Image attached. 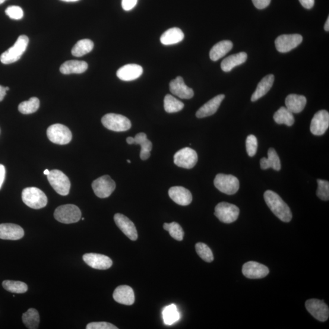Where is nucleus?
I'll list each match as a JSON object with an SVG mask.
<instances>
[{
  "mask_svg": "<svg viewBox=\"0 0 329 329\" xmlns=\"http://www.w3.org/2000/svg\"><path fill=\"white\" fill-rule=\"evenodd\" d=\"M268 158H262L261 160V167L262 170H267L272 168L274 170L281 169L279 157L274 148H270L268 151Z\"/></svg>",
  "mask_w": 329,
  "mask_h": 329,
  "instance_id": "30",
  "label": "nucleus"
},
{
  "mask_svg": "<svg viewBox=\"0 0 329 329\" xmlns=\"http://www.w3.org/2000/svg\"><path fill=\"white\" fill-rule=\"evenodd\" d=\"M22 320L28 328L36 329L39 326L40 316L39 313L34 309H30L22 315Z\"/></svg>",
  "mask_w": 329,
  "mask_h": 329,
  "instance_id": "34",
  "label": "nucleus"
},
{
  "mask_svg": "<svg viewBox=\"0 0 329 329\" xmlns=\"http://www.w3.org/2000/svg\"><path fill=\"white\" fill-rule=\"evenodd\" d=\"M61 1L69 3V2H77L80 1V0H61Z\"/></svg>",
  "mask_w": 329,
  "mask_h": 329,
  "instance_id": "52",
  "label": "nucleus"
},
{
  "mask_svg": "<svg viewBox=\"0 0 329 329\" xmlns=\"http://www.w3.org/2000/svg\"><path fill=\"white\" fill-rule=\"evenodd\" d=\"M85 263L91 268L97 270H105L110 268L112 265L111 258L105 255L88 253L82 257Z\"/></svg>",
  "mask_w": 329,
  "mask_h": 329,
  "instance_id": "16",
  "label": "nucleus"
},
{
  "mask_svg": "<svg viewBox=\"0 0 329 329\" xmlns=\"http://www.w3.org/2000/svg\"><path fill=\"white\" fill-rule=\"evenodd\" d=\"M6 91L5 87L0 85V101H3L4 99V98L6 94Z\"/></svg>",
  "mask_w": 329,
  "mask_h": 329,
  "instance_id": "49",
  "label": "nucleus"
},
{
  "mask_svg": "<svg viewBox=\"0 0 329 329\" xmlns=\"http://www.w3.org/2000/svg\"><path fill=\"white\" fill-rule=\"evenodd\" d=\"M46 134L49 140L56 144H68L72 139L71 131L66 126L61 124L50 126L47 129Z\"/></svg>",
  "mask_w": 329,
  "mask_h": 329,
  "instance_id": "9",
  "label": "nucleus"
},
{
  "mask_svg": "<svg viewBox=\"0 0 329 329\" xmlns=\"http://www.w3.org/2000/svg\"><path fill=\"white\" fill-rule=\"evenodd\" d=\"M29 39L25 35L19 36L14 45L3 53L0 61L4 64H11L18 61L26 51Z\"/></svg>",
  "mask_w": 329,
  "mask_h": 329,
  "instance_id": "2",
  "label": "nucleus"
},
{
  "mask_svg": "<svg viewBox=\"0 0 329 329\" xmlns=\"http://www.w3.org/2000/svg\"><path fill=\"white\" fill-rule=\"evenodd\" d=\"M2 285L6 290L11 293L21 294L26 293L28 291L27 285L23 281L5 280Z\"/></svg>",
  "mask_w": 329,
  "mask_h": 329,
  "instance_id": "38",
  "label": "nucleus"
},
{
  "mask_svg": "<svg viewBox=\"0 0 329 329\" xmlns=\"http://www.w3.org/2000/svg\"><path fill=\"white\" fill-rule=\"evenodd\" d=\"M6 176V169L4 166L0 164V189L2 188L3 182H4Z\"/></svg>",
  "mask_w": 329,
  "mask_h": 329,
  "instance_id": "48",
  "label": "nucleus"
},
{
  "mask_svg": "<svg viewBox=\"0 0 329 329\" xmlns=\"http://www.w3.org/2000/svg\"><path fill=\"white\" fill-rule=\"evenodd\" d=\"M127 162L129 163H131V161L129 160H127Z\"/></svg>",
  "mask_w": 329,
  "mask_h": 329,
  "instance_id": "56",
  "label": "nucleus"
},
{
  "mask_svg": "<svg viewBox=\"0 0 329 329\" xmlns=\"http://www.w3.org/2000/svg\"><path fill=\"white\" fill-rule=\"evenodd\" d=\"M163 229L168 231L174 239L178 240V241H182L183 240L184 232L178 223L176 222L164 223Z\"/></svg>",
  "mask_w": 329,
  "mask_h": 329,
  "instance_id": "39",
  "label": "nucleus"
},
{
  "mask_svg": "<svg viewBox=\"0 0 329 329\" xmlns=\"http://www.w3.org/2000/svg\"><path fill=\"white\" fill-rule=\"evenodd\" d=\"M306 104V98L299 95L290 94L286 99L287 109L293 113L301 112L305 108Z\"/></svg>",
  "mask_w": 329,
  "mask_h": 329,
  "instance_id": "24",
  "label": "nucleus"
},
{
  "mask_svg": "<svg viewBox=\"0 0 329 329\" xmlns=\"http://www.w3.org/2000/svg\"><path fill=\"white\" fill-rule=\"evenodd\" d=\"M6 1V0H0V5L3 4V3H4Z\"/></svg>",
  "mask_w": 329,
  "mask_h": 329,
  "instance_id": "54",
  "label": "nucleus"
},
{
  "mask_svg": "<svg viewBox=\"0 0 329 329\" xmlns=\"http://www.w3.org/2000/svg\"><path fill=\"white\" fill-rule=\"evenodd\" d=\"M274 81V76L273 75H268L266 76L259 82L257 88L251 97V101H257L261 99L267 94L273 86Z\"/></svg>",
  "mask_w": 329,
  "mask_h": 329,
  "instance_id": "26",
  "label": "nucleus"
},
{
  "mask_svg": "<svg viewBox=\"0 0 329 329\" xmlns=\"http://www.w3.org/2000/svg\"><path fill=\"white\" fill-rule=\"evenodd\" d=\"M88 68L87 62L82 61H68L64 63L60 67V72L64 75L81 74Z\"/></svg>",
  "mask_w": 329,
  "mask_h": 329,
  "instance_id": "27",
  "label": "nucleus"
},
{
  "mask_svg": "<svg viewBox=\"0 0 329 329\" xmlns=\"http://www.w3.org/2000/svg\"><path fill=\"white\" fill-rule=\"evenodd\" d=\"M169 197L177 204L188 205L192 201V195L189 190L181 186H175L170 188L169 191Z\"/></svg>",
  "mask_w": 329,
  "mask_h": 329,
  "instance_id": "21",
  "label": "nucleus"
},
{
  "mask_svg": "<svg viewBox=\"0 0 329 329\" xmlns=\"http://www.w3.org/2000/svg\"><path fill=\"white\" fill-rule=\"evenodd\" d=\"M104 127L115 132L128 131L131 128V123L127 117L116 113H107L101 119Z\"/></svg>",
  "mask_w": 329,
  "mask_h": 329,
  "instance_id": "5",
  "label": "nucleus"
},
{
  "mask_svg": "<svg viewBox=\"0 0 329 329\" xmlns=\"http://www.w3.org/2000/svg\"><path fill=\"white\" fill-rule=\"evenodd\" d=\"M162 314L164 323L168 325L175 323L180 319V313L175 304H171L165 308Z\"/></svg>",
  "mask_w": 329,
  "mask_h": 329,
  "instance_id": "35",
  "label": "nucleus"
},
{
  "mask_svg": "<svg viewBox=\"0 0 329 329\" xmlns=\"http://www.w3.org/2000/svg\"><path fill=\"white\" fill-rule=\"evenodd\" d=\"M50 185L58 194L68 195L71 183L67 176L58 170H53L47 175Z\"/></svg>",
  "mask_w": 329,
  "mask_h": 329,
  "instance_id": "6",
  "label": "nucleus"
},
{
  "mask_svg": "<svg viewBox=\"0 0 329 329\" xmlns=\"http://www.w3.org/2000/svg\"><path fill=\"white\" fill-rule=\"evenodd\" d=\"M329 126V113L326 110H321L316 112L312 120L311 131L313 135L325 134Z\"/></svg>",
  "mask_w": 329,
  "mask_h": 329,
  "instance_id": "15",
  "label": "nucleus"
},
{
  "mask_svg": "<svg viewBox=\"0 0 329 329\" xmlns=\"http://www.w3.org/2000/svg\"><path fill=\"white\" fill-rule=\"evenodd\" d=\"M242 273L248 279H257L267 276L270 271L268 268L263 264L250 261L243 265Z\"/></svg>",
  "mask_w": 329,
  "mask_h": 329,
  "instance_id": "14",
  "label": "nucleus"
},
{
  "mask_svg": "<svg viewBox=\"0 0 329 329\" xmlns=\"http://www.w3.org/2000/svg\"><path fill=\"white\" fill-rule=\"evenodd\" d=\"M266 203L276 216L284 222L289 223L292 219V213L288 205L280 196L273 191L265 192Z\"/></svg>",
  "mask_w": 329,
  "mask_h": 329,
  "instance_id": "1",
  "label": "nucleus"
},
{
  "mask_svg": "<svg viewBox=\"0 0 329 329\" xmlns=\"http://www.w3.org/2000/svg\"><path fill=\"white\" fill-rule=\"evenodd\" d=\"M318 184L316 195L321 200L328 201L329 199V182L324 180L318 179Z\"/></svg>",
  "mask_w": 329,
  "mask_h": 329,
  "instance_id": "41",
  "label": "nucleus"
},
{
  "mask_svg": "<svg viewBox=\"0 0 329 329\" xmlns=\"http://www.w3.org/2000/svg\"><path fill=\"white\" fill-rule=\"evenodd\" d=\"M22 200L27 206L34 209L45 207L48 199L43 192L36 187L25 189L21 194Z\"/></svg>",
  "mask_w": 329,
  "mask_h": 329,
  "instance_id": "3",
  "label": "nucleus"
},
{
  "mask_svg": "<svg viewBox=\"0 0 329 329\" xmlns=\"http://www.w3.org/2000/svg\"><path fill=\"white\" fill-rule=\"evenodd\" d=\"M87 329H117L115 325L107 322H93L88 324Z\"/></svg>",
  "mask_w": 329,
  "mask_h": 329,
  "instance_id": "44",
  "label": "nucleus"
},
{
  "mask_svg": "<svg viewBox=\"0 0 329 329\" xmlns=\"http://www.w3.org/2000/svg\"><path fill=\"white\" fill-rule=\"evenodd\" d=\"M184 39V34L178 28L168 30L160 37V42L164 45H171L181 42Z\"/></svg>",
  "mask_w": 329,
  "mask_h": 329,
  "instance_id": "28",
  "label": "nucleus"
},
{
  "mask_svg": "<svg viewBox=\"0 0 329 329\" xmlns=\"http://www.w3.org/2000/svg\"><path fill=\"white\" fill-rule=\"evenodd\" d=\"M6 14L13 20H20L24 17V11L17 6H11L6 9Z\"/></svg>",
  "mask_w": 329,
  "mask_h": 329,
  "instance_id": "43",
  "label": "nucleus"
},
{
  "mask_svg": "<svg viewBox=\"0 0 329 329\" xmlns=\"http://www.w3.org/2000/svg\"><path fill=\"white\" fill-rule=\"evenodd\" d=\"M115 223L119 228L122 231L126 236L129 239L135 241L138 238L137 229L131 220H129L125 215L121 214H116L114 216Z\"/></svg>",
  "mask_w": 329,
  "mask_h": 329,
  "instance_id": "17",
  "label": "nucleus"
},
{
  "mask_svg": "<svg viewBox=\"0 0 329 329\" xmlns=\"http://www.w3.org/2000/svg\"><path fill=\"white\" fill-rule=\"evenodd\" d=\"M144 69L137 64H127L123 66L116 72V76L120 80L124 81H131L137 80L143 74Z\"/></svg>",
  "mask_w": 329,
  "mask_h": 329,
  "instance_id": "19",
  "label": "nucleus"
},
{
  "mask_svg": "<svg viewBox=\"0 0 329 329\" xmlns=\"http://www.w3.org/2000/svg\"><path fill=\"white\" fill-rule=\"evenodd\" d=\"M196 251L202 260L210 263L214 261L213 252L207 245L203 243H198L195 245Z\"/></svg>",
  "mask_w": 329,
  "mask_h": 329,
  "instance_id": "40",
  "label": "nucleus"
},
{
  "mask_svg": "<svg viewBox=\"0 0 329 329\" xmlns=\"http://www.w3.org/2000/svg\"><path fill=\"white\" fill-rule=\"evenodd\" d=\"M5 89L6 91H8L9 90V88L8 87H6Z\"/></svg>",
  "mask_w": 329,
  "mask_h": 329,
  "instance_id": "55",
  "label": "nucleus"
},
{
  "mask_svg": "<svg viewBox=\"0 0 329 329\" xmlns=\"http://www.w3.org/2000/svg\"><path fill=\"white\" fill-rule=\"evenodd\" d=\"M43 173H44V175H46V176H47V175H49V174L50 173V171H49V170H47V169H46V170H45V171H44Z\"/></svg>",
  "mask_w": 329,
  "mask_h": 329,
  "instance_id": "53",
  "label": "nucleus"
},
{
  "mask_svg": "<svg viewBox=\"0 0 329 329\" xmlns=\"http://www.w3.org/2000/svg\"><path fill=\"white\" fill-rule=\"evenodd\" d=\"M306 308L308 311L315 319L321 322H325L328 318L329 309L323 300L311 299L307 300Z\"/></svg>",
  "mask_w": 329,
  "mask_h": 329,
  "instance_id": "13",
  "label": "nucleus"
},
{
  "mask_svg": "<svg viewBox=\"0 0 329 329\" xmlns=\"http://www.w3.org/2000/svg\"><path fill=\"white\" fill-rule=\"evenodd\" d=\"M239 208L236 205L222 202L218 204L215 208V215L221 222L230 224L239 218Z\"/></svg>",
  "mask_w": 329,
  "mask_h": 329,
  "instance_id": "8",
  "label": "nucleus"
},
{
  "mask_svg": "<svg viewBox=\"0 0 329 329\" xmlns=\"http://www.w3.org/2000/svg\"><path fill=\"white\" fill-rule=\"evenodd\" d=\"M170 90L173 95L181 99L189 100L194 96V90L185 84L181 77H178L175 80L171 81Z\"/></svg>",
  "mask_w": 329,
  "mask_h": 329,
  "instance_id": "18",
  "label": "nucleus"
},
{
  "mask_svg": "<svg viewBox=\"0 0 329 329\" xmlns=\"http://www.w3.org/2000/svg\"><path fill=\"white\" fill-rule=\"evenodd\" d=\"M55 219L64 224L77 223L81 220V212L77 205L66 204L56 208L54 214Z\"/></svg>",
  "mask_w": 329,
  "mask_h": 329,
  "instance_id": "4",
  "label": "nucleus"
},
{
  "mask_svg": "<svg viewBox=\"0 0 329 329\" xmlns=\"http://www.w3.org/2000/svg\"><path fill=\"white\" fill-rule=\"evenodd\" d=\"M91 186L98 197L106 198L110 197L115 191L116 185L109 176L105 175L95 180Z\"/></svg>",
  "mask_w": 329,
  "mask_h": 329,
  "instance_id": "11",
  "label": "nucleus"
},
{
  "mask_svg": "<svg viewBox=\"0 0 329 329\" xmlns=\"http://www.w3.org/2000/svg\"><path fill=\"white\" fill-rule=\"evenodd\" d=\"M324 30L326 31H329V17L327 18L326 22H325L324 25Z\"/></svg>",
  "mask_w": 329,
  "mask_h": 329,
  "instance_id": "51",
  "label": "nucleus"
},
{
  "mask_svg": "<svg viewBox=\"0 0 329 329\" xmlns=\"http://www.w3.org/2000/svg\"><path fill=\"white\" fill-rule=\"evenodd\" d=\"M300 4L308 9H311L314 6L315 0H299Z\"/></svg>",
  "mask_w": 329,
  "mask_h": 329,
  "instance_id": "47",
  "label": "nucleus"
},
{
  "mask_svg": "<svg viewBox=\"0 0 329 329\" xmlns=\"http://www.w3.org/2000/svg\"><path fill=\"white\" fill-rule=\"evenodd\" d=\"M40 101L36 97L31 98L26 101L21 103L18 106V110L23 114H31L36 112L39 108Z\"/></svg>",
  "mask_w": 329,
  "mask_h": 329,
  "instance_id": "37",
  "label": "nucleus"
},
{
  "mask_svg": "<svg viewBox=\"0 0 329 329\" xmlns=\"http://www.w3.org/2000/svg\"><path fill=\"white\" fill-rule=\"evenodd\" d=\"M24 230L17 224L4 223L0 224V239L17 240L23 238Z\"/></svg>",
  "mask_w": 329,
  "mask_h": 329,
  "instance_id": "20",
  "label": "nucleus"
},
{
  "mask_svg": "<svg viewBox=\"0 0 329 329\" xmlns=\"http://www.w3.org/2000/svg\"><path fill=\"white\" fill-rule=\"evenodd\" d=\"M302 36L300 34H284L278 37L275 40V45L278 52L286 53L296 48L302 43Z\"/></svg>",
  "mask_w": 329,
  "mask_h": 329,
  "instance_id": "12",
  "label": "nucleus"
},
{
  "mask_svg": "<svg viewBox=\"0 0 329 329\" xmlns=\"http://www.w3.org/2000/svg\"><path fill=\"white\" fill-rule=\"evenodd\" d=\"M134 144L140 145L141 152L140 157L142 160H147L151 156V151L153 148L151 142L149 140L146 134L144 132L138 133L135 136Z\"/></svg>",
  "mask_w": 329,
  "mask_h": 329,
  "instance_id": "31",
  "label": "nucleus"
},
{
  "mask_svg": "<svg viewBox=\"0 0 329 329\" xmlns=\"http://www.w3.org/2000/svg\"><path fill=\"white\" fill-rule=\"evenodd\" d=\"M126 142L129 145L134 144V138L132 137H129L126 139Z\"/></svg>",
  "mask_w": 329,
  "mask_h": 329,
  "instance_id": "50",
  "label": "nucleus"
},
{
  "mask_svg": "<svg viewBox=\"0 0 329 329\" xmlns=\"http://www.w3.org/2000/svg\"><path fill=\"white\" fill-rule=\"evenodd\" d=\"M138 0H122V8L126 11L132 10L137 5Z\"/></svg>",
  "mask_w": 329,
  "mask_h": 329,
  "instance_id": "45",
  "label": "nucleus"
},
{
  "mask_svg": "<svg viewBox=\"0 0 329 329\" xmlns=\"http://www.w3.org/2000/svg\"><path fill=\"white\" fill-rule=\"evenodd\" d=\"M94 43L90 39H82L75 44L72 49V55L76 57L83 56L92 51Z\"/></svg>",
  "mask_w": 329,
  "mask_h": 329,
  "instance_id": "33",
  "label": "nucleus"
},
{
  "mask_svg": "<svg viewBox=\"0 0 329 329\" xmlns=\"http://www.w3.org/2000/svg\"><path fill=\"white\" fill-rule=\"evenodd\" d=\"M233 48V43L230 40H223L215 44L210 52L212 61H217L228 53Z\"/></svg>",
  "mask_w": 329,
  "mask_h": 329,
  "instance_id": "29",
  "label": "nucleus"
},
{
  "mask_svg": "<svg viewBox=\"0 0 329 329\" xmlns=\"http://www.w3.org/2000/svg\"><path fill=\"white\" fill-rule=\"evenodd\" d=\"M82 220H84V218H82Z\"/></svg>",
  "mask_w": 329,
  "mask_h": 329,
  "instance_id": "57",
  "label": "nucleus"
},
{
  "mask_svg": "<svg viewBox=\"0 0 329 329\" xmlns=\"http://www.w3.org/2000/svg\"><path fill=\"white\" fill-rule=\"evenodd\" d=\"M198 154L193 149L186 147L178 151L174 156V163L185 169H191L198 162Z\"/></svg>",
  "mask_w": 329,
  "mask_h": 329,
  "instance_id": "10",
  "label": "nucleus"
},
{
  "mask_svg": "<svg viewBox=\"0 0 329 329\" xmlns=\"http://www.w3.org/2000/svg\"><path fill=\"white\" fill-rule=\"evenodd\" d=\"M246 148L247 153L250 157H254L257 153L258 148L257 139L254 135H249L246 138Z\"/></svg>",
  "mask_w": 329,
  "mask_h": 329,
  "instance_id": "42",
  "label": "nucleus"
},
{
  "mask_svg": "<svg viewBox=\"0 0 329 329\" xmlns=\"http://www.w3.org/2000/svg\"><path fill=\"white\" fill-rule=\"evenodd\" d=\"M224 98H225L224 95H218V96L213 98V99L208 101L198 110L197 113H196V116L199 119H202L214 115L219 108L220 104L224 99Z\"/></svg>",
  "mask_w": 329,
  "mask_h": 329,
  "instance_id": "23",
  "label": "nucleus"
},
{
  "mask_svg": "<svg viewBox=\"0 0 329 329\" xmlns=\"http://www.w3.org/2000/svg\"><path fill=\"white\" fill-rule=\"evenodd\" d=\"M248 58L245 52H240L230 55L224 59L221 64V68L224 72H229L236 66L244 64Z\"/></svg>",
  "mask_w": 329,
  "mask_h": 329,
  "instance_id": "25",
  "label": "nucleus"
},
{
  "mask_svg": "<svg viewBox=\"0 0 329 329\" xmlns=\"http://www.w3.org/2000/svg\"><path fill=\"white\" fill-rule=\"evenodd\" d=\"M214 185L218 191L224 194H236L240 188L239 179L232 175L218 174L214 179Z\"/></svg>",
  "mask_w": 329,
  "mask_h": 329,
  "instance_id": "7",
  "label": "nucleus"
},
{
  "mask_svg": "<svg viewBox=\"0 0 329 329\" xmlns=\"http://www.w3.org/2000/svg\"><path fill=\"white\" fill-rule=\"evenodd\" d=\"M273 118L274 121L279 125H286L288 126H291L295 123V119H294L293 113L288 110L286 107H281L274 113Z\"/></svg>",
  "mask_w": 329,
  "mask_h": 329,
  "instance_id": "32",
  "label": "nucleus"
},
{
  "mask_svg": "<svg viewBox=\"0 0 329 329\" xmlns=\"http://www.w3.org/2000/svg\"><path fill=\"white\" fill-rule=\"evenodd\" d=\"M252 1L256 8L263 9L270 5L271 0H252Z\"/></svg>",
  "mask_w": 329,
  "mask_h": 329,
  "instance_id": "46",
  "label": "nucleus"
},
{
  "mask_svg": "<svg viewBox=\"0 0 329 329\" xmlns=\"http://www.w3.org/2000/svg\"><path fill=\"white\" fill-rule=\"evenodd\" d=\"M113 297L116 302L126 306H131L135 301L134 290L128 286L117 287L113 292Z\"/></svg>",
  "mask_w": 329,
  "mask_h": 329,
  "instance_id": "22",
  "label": "nucleus"
},
{
  "mask_svg": "<svg viewBox=\"0 0 329 329\" xmlns=\"http://www.w3.org/2000/svg\"><path fill=\"white\" fill-rule=\"evenodd\" d=\"M184 107V104L176 98L167 95L164 99V109L168 113H175L181 111Z\"/></svg>",
  "mask_w": 329,
  "mask_h": 329,
  "instance_id": "36",
  "label": "nucleus"
}]
</instances>
